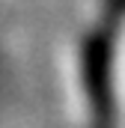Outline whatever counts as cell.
<instances>
[{
	"instance_id": "obj_1",
	"label": "cell",
	"mask_w": 125,
	"mask_h": 128,
	"mask_svg": "<svg viewBox=\"0 0 125 128\" xmlns=\"http://www.w3.org/2000/svg\"><path fill=\"white\" fill-rule=\"evenodd\" d=\"M110 33L98 30L84 45V84L92 107V128H113V90H110Z\"/></svg>"
}]
</instances>
